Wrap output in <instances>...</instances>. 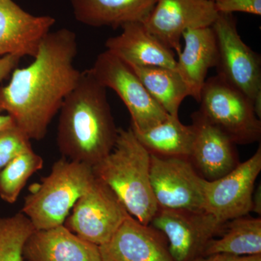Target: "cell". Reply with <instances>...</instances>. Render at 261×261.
Here are the masks:
<instances>
[{
  "instance_id": "obj_1",
  "label": "cell",
  "mask_w": 261,
  "mask_h": 261,
  "mask_svg": "<svg viewBox=\"0 0 261 261\" xmlns=\"http://www.w3.org/2000/svg\"><path fill=\"white\" fill-rule=\"evenodd\" d=\"M76 34L68 29L50 32L34 61L16 68L9 83L0 87V113H6L31 140H42L82 71L75 66Z\"/></svg>"
},
{
  "instance_id": "obj_2",
  "label": "cell",
  "mask_w": 261,
  "mask_h": 261,
  "mask_svg": "<svg viewBox=\"0 0 261 261\" xmlns=\"http://www.w3.org/2000/svg\"><path fill=\"white\" fill-rule=\"evenodd\" d=\"M57 142L63 158L94 166L112 151L118 137L107 89L90 68L60 109Z\"/></svg>"
},
{
  "instance_id": "obj_3",
  "label": "cell",
  "mask_w": 261,
  "mask_h": 261,
  "mask_svg": "<svg viewBox=\"0 0 261 261\" xmlns=\"http://www.w3.org/2000/svg\"><path fill=\"white\" fill-rule=\"evenodd\" d=\"M94 174L116 194L127 212L149 225L159 211L150 183V154L132 128H118L114 147L92 166Z\"/></svg>"
},
{
  "instance_id": "obj_4",
  "label": "cell",
  "mask_w": 261,
  "mask_h": 261,
  "mask_svg": "<svg viewBox=\"0 0 261 261\" xmlns=\"http://www.w3.org/2000/svg\"><path fill=\"white\" fill-rule=\"evenodd\" d=\"M92 166L62 158L39 184L32 185L21 213L36 230L64 224L75 202L94 181Z\"/></svg>"
},
{
  "instance_id": "obj_5",
  "label": "cell",
  "mask_w": 261,
  "mask_h": 261,
  "mask_svg": "<svg viewBox=\"0 0 261 261\" xmlns=\"http://www.w3.org/2000/svg\"><path fill=\"white\" fill-rule=\"evenodd\" d=\"M199 102V112L235 145H250L260 140V118L254 103L219 75L206 80Z\"/></svg>"
},
{
  "instance_id": "obj_6",
  "label": "cell",
  "mask_w": 261,
  "mask_h": 261,
  "mask_svg": "<svg viewBox=\"0 0 261 261\" xmlns=\"http://www.w3.org/2000/svg\"><path fill=\"white\" fill-rule=\"evenodd\" d=\"M218 47L217 75L252 101L261 118V57L243 42L233 14L219 13L212 25Z\"/></svg>"
},
{
  "instance_id": "obj_7",
  "label": "cell",
  "mask_w": 261,
  "mask_h": 261,
  "mask_svg": "<svg viewBox=\"0 0 261 261\" xmlns=\"http://www.w3.org/2000/svg\"><path fill=\"white\" fill-rule=\"evenodd\" d=\"M90 70L99 83L121 98L129 112L134 132L148 130L170 116L151 97L129 65L113 53H101Z\"/></svg>"
},
{
  "instance_id": "obj_8",
  "label": "cell",
  "mask_w": 261,
  "mask_h": 261,
  "mask_svg": "<svg viewBox=\"0 0 261 261\" xmlns=\"http://www.w3.org/2000/svg\"><path fill=\"white\" fill-rule=\"evenodd\" d=\"M128 216L116 194L95 176L75 202L64 226L86 241L100 246L112 238Z\"/></svg>"
},
{
  "instance_id": "obj_9",
  "label": "cell",
  "mask_w": 261,
  "mask_h": 261,
  "mask_svg": "<svg viewBox=\"0 0 261 261\" xmlns=\"http://www.w3.org/2000/svg\"><path fill=\"white\" fill-rule=\"evenodd\" d=\"M191 161L150 154V183L159 208L202 211L204 184Z\"/></svg>"
},
{
  "instance_id": "obj_10",
  "label": "cell",
  "mask_w": 261,
  "mask_h": 261,
  "mask_svg": "<svg viewBox=\"0 0 261 261\" xmlns=\"http://www.w3.org/2000/svg\"><path fill=\"white\" fill-rule=\"evenodd\" d=\"M226 223L205 211L159 208L149 225L167 239L175 261H191L202 256L207 244L223 233Z\"/></svg>"
},
{
  "instance_id": "obj_11",
  "label": "cell",
  "mask_w": 261,
  "mask_h": 261,
  "mask_svg": "<svg viewBox=\"0 0 261 261\" xmlns=\"http://www.w3.org/2000/svg\"><path fill=\"white\" fill-rule=\"evenodd\" d=\"M261 171V146L247 161L222 177L204 184V209L218 220H230L252 212L254 186Z\"/></svg>"
},
{
  "instance_id": "obj_12",
  "label": "cell",
  "mask_w": 261,
  "mask_h": 261,
  "mask_svg": "<svg viewBox=\"0 0 261 261\" xmlns=\"http://www.w3.org/2000/svg\"><path fill=\"white\" fill-rule=\"evenodd\" d=\"M218 15L211 0H157L143 24L160 42L178 55L184 32L212 27Z\"/></svg>"
},
{
  "instance_id": "obj_13",
  "label": "cell",
  "mask_w": 261,
  "mask_h": 261,
  "mask_svg": "<svg viewBox=\"0 0 261 261\" xmlns=\"http://www.w3.org/2000/svg\"><path fill=\"white\" fill-rule=\"evenodd\" d=\"M99 249L102 261H175L165 235L130 215Z\"/></svg>"
},
{
  "instance_id": "obj_14",
  "label": "cell",
  "mask_w": 261,
  "mask_h": 261,
  "mask_svg": "<svg viewBox=\"0 0 261 261\" xmlns=\"http://www.w3.org/2000/svg\"><path fill=\"white\" fill-rule=\"evenodd\" d=\"M55 23L53 17L32 15L13 0H0V58H34Z\"/></svg>"
},
{
  "instance_id": "obj_15",
  "label": "cell",
  "mask_w": 261,
  "mask_h": 261,
  "mask_svg": "<svg viewBox=\"0 0 261 261\" xmlns=\"http://www.w3.org/2000/svg\"><path fill=\"white\" fill-rule=\"evenodd\" d=\"M192 120L195 137L190 161L207 181L222 177L240 163L236 145L198 111Z\"/></svg>"
},
{
  "instance_id": "obj_16",
  "label": "cell",
  "mask_w": 261,
  "mask_h": 261,
  "mask_svg": "<svg viewBox=\"0 0 261 261\" xmlns=\"http://www.w3.org/2000/svg\"><path fill=\"white\" fill-rule=\"evenodd\" d=\"M116 37L106 40V50L130 66H154L176 69L174 51L147 30L142 22L127 23Z\"/></svg>"
},
{
  "instance_id": "obj_17",
  "label": "cell",
  "mask_w": 261,
  "mask_h": 261,
  "mask_svg": "<svg viewBox=\"0 0 261 261\" xmlns=\"http://www.w3.org/2000/svg\"><path fill=\"white\" fill-rule=\"evenodd\" d=\"M28 261H102L99 246L72 232L64 224L35 230L24 245Z\"/></svg>"
},
{
  "instance_id": "obj_18",
  "label": "cell",
  "mask_w": 261,
  "mask_h": 261,
  "mask_svg": "<svg viewBox=\"0 0 261 261\" xmlns=\"http://www.w3.org/2000/svg\"><path fill=\"white\" fill-rule=\"evenodd\" d=\"M184 47L178 55L176 69L185 81L190 97L199 102L207 72L216 67L218 47L212 27L189 29L182 35Z\"/></svg>"
},
{
  "instance_id": "obj_19",
  "label": "cell",
  "mask_w": 261,
  "mask_h": 261,
  "mask_svg": "<svg viewBox=\"0 0 261 261\" xmlns=\"http://www.w3.org/2000/svg\"><path fill=\"white\" fill-rule=\"evenodd\" d=\"M157 0H69L75 20L89 27L121 28L142 22Z\"/></svg>"
},
{
  "instance_id": "obj_20",
  "label": "cell",
  "mask_w": 261,
  "mask_h": 261,
  "mask_svg": "<svg viewBox=\"0 0 261 261\" xmlns=\"http://www.w3.org/2000/svg\"><path fill=\"white\" fill-rule=\"evenodd\" d=\"M134 133L149 154L190 159L195 132L192 124H183L178 116H169L148 130Z\"/></svg>"
},
{
  "instance_id": "obj_21",
  "label": "cell",
  "mask_w": 261,
  "mask_h": 261,
  "mask_svg": "<svg viewBox=\"0 0 261 261\" xmlns=\"http://www.w3.org/2000/svg\"><path fill=\"white\" fill-rule=\"evenodd\" d=\"M226 253L233 255L261 254V219L241 216L227 221L219 239L208 242L202 256Z\"/></svg>"
},
{
  "instance_id": "obj_22",
  "label": "cell",
  "mask_w": 261,
  "mask_h": 261,
  "mask_svg": "<svg viewBox=\"0 0 261 261\" xmlns=\"http://www.w3.org/2000/svg\"><path fill=\"white\" fill-rule=\"evenodd\" d=\"M147 92L170 116H178L188 87L176 69L154 66H130Z\"/></svg>"
},
{
  "instance_id": "obj_23",
  "label": "cell",
  "mask_w": 261,
  "mask_h": 261,
  "mask_svg": "<svg viewBox=\"0 0 261 261\" xmlns=\"http://www.w3.org/2000/svg\"><path fill=\"white\" fill-rule=\"evenodd\" d=\"M43 166L42 158L33 149L17 156L0 171V198L15 203L29 178Z\"/></svg>"
},
{
  "instance_id": "obj_24",
  "label": "cell",
  "mask_w": 261,
  "mask_h": 261,
  "mask_svg": "<svg viewBox=\"0 0 261 261\" xmlns=\"http://www.w3.org/2000/svg\"><path fill=\"white\" fill-rule=\"evenodd\" d=\"M35 230L23 213L0 217V261H23L24 245Z\"/></svg>"
},
{
  "instance_id": "obj_25",
  "label": "cell",
  "mask_w": 261,
  "mask_h": 261,
  "mask_svg": "<svg viewBox=\"0 0 261 261\" xmlns=\"http://www.w3.org/2000/svg\"><path fill=\"white\" fill-rule=\"evenodd\" d=\"M32 149L30 139L15 123L0 130V171L19 154Z\"/></svg>"
},
{
  "instance_id": "obj_26",
  "label": "cell",
  "mask_w": 261,
  "mask_h": 261,
  "mask_svg": "<svg viewBox=\"0 0 261 261\" xmlns=\"http://www.w3.org/2000/svg\"><path fill=\"white\" fill-rule=\"evenodd\" d=\"M215 7L219 13H248L261 15V0H216Z\"/></svg>"
},
{
  "instance_id": "obj_27",
  "label": "cell",
  "mask_w": 261,
  "mask_h": 261,
  "mask_svg": "<svg viewBox=\"0 0 261 261\" xmlns=\"http://www.w3.org/2000/svg\"><path fill=\"white\" fill-rule=\"evenodd\" d=\"M191 261H261V254L254 255H233L218 253L196 257Z\"/></svg>"
},
{
  "instance_id": "obj_28",
  "label": "cell",
  "mask_w": 261,
  "mask_h": 261,
  "mask_svg": "<svg viewBox=\"0 0 261 261\" xmlns=\"http://www.w3.org/2000/svg\"><path fill=\"white\" fill-rule=\"evenodd\" d=\"M20 59L21 58L14 56H5L0 58V83L13 73Z\"/></svg>"
},
{
  "instance_id": "obj_29",
  "label": "cell",
  "mask_w": 261,
  "mask_h": 261,
  "mask_svg": "<svg viewBox=\"0 0 261 261\" xmlns=\"http://www.w3.org/2000/svg\"><path fill=\"white\" fill-rule=\"evenodd\" d=\"M260 195V186H259L256 191H254L253 196H252V212L256 213L258 215L261 214Z\"/></svg>"
},
{
  "instance_id": "obj_30",
  "label": "cell",
  "mask_w": 261,
  "mask_h": 261,
  "mask_svg": "<svg viewBox=\"0 0 261 261\" xmlns=\"http://www.w3.org/2000/svg\"><path fill=\"white\" fill-rule=\"evenodd\" d=\"M13 124H15V122L11 117L8 116V115L0 114V130L8 128V127Z\"/></svg>"
},
{
  "instance_id": "obj_31",
  "label": "cell",
  "mask_w": 261,
  "mask_h": 261,
  "mask_svg": "<svg viewBox=\"0 0 261 261\" xmlns=\"http://www.w3.org/2000/svg\"><path fill=\"white\" fill-rule=\"evenodd\" d=\"M211 1H214H214H216V0H211Z\"/></svg>"
}]
</instances>
